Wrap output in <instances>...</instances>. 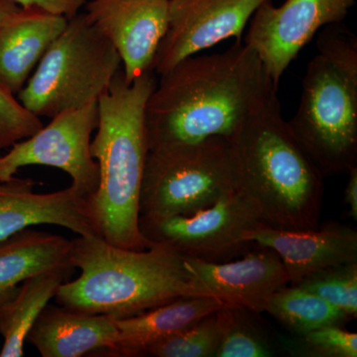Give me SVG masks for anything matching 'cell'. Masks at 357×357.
Instances as JSON below:
<instances>
[{
  "instance_id": "cell-13",
  "label": "cell",
  "mask_w": 357,
  "mask_h": 357,
  "mask_svg": "<svg viewBox=\"0 0 357 357\" xmlns=\"http://www.w3.org/2000/svg\"><path fill=\"white\" fill-rule=\"evenodd\" d=\"M185 264L199 295L249 312H265L272 296L289 283L281 258L266 248L234 261H204L185 256Z\"/></svg>"
},
{
  "instance_id": "cell-1",
  "label": "cell",
  "mask_w": 357,
  "mask_h": 357,
  "mask_svg": "<svg viewBox=\"0 0 357 357\" xmlns=\"http://www.w3.org/2000/svg\"><path fill=\"white\" fill-rule=\"evenodd\" d=\"M274 91L257 54L241 40L222 53L190 56L161 75L148 98V150L215 136L230 140Z\"/></svg>"
},
{
  "instance_id": "cell-17",
  "label": "cell",
  "mask_w": 357,
  "mask_h": 357,
  "mask_svg": "<svg viewBox=\"0 0 357 357\" xmlns=\"http://www.w3.org/2000/svg\"><path fill=\"white\" fill-rule=\"evenodd\" d=\"M223 303L210 296H182L141 314L114 319L119 335L114 347L96 357L144 356L148 347L218 311Z\"/></svg>"
},
{
  "instance_id": "cell-7",
  "label": "cell",
  "mask_w": 357,
  "mask_h": 357,
  "mask_svg": "<svg viewBox=\"0 0 357 357\" xmlns=\"http://www.w3.org/2000/svg\"><path fill=\"white\" fill-rule=\"evenodd\" d=\"M236 157L220 136L169 149L148 151L141 185V218L188 215L236 191Z\"/></svg>"
},
{
  "instance_id": "cell-8",
  "label": "cell",
  "mask_w": 357,
  "mask_h": 357,
  "mask_svg": "<svg viewBox=\"0 0 357 357\" xmlns=\"http://www.w3.org/2000/svg\"><path fill=\"white\" fill-rule=\"evenodd\" d=\"M98 102L52 117L46 126L0 155V180L13 178L23 167H53L67 173L70 185L93 199L100 182L91 152V136L98 128Z\"/></svg>"
},
{
  "instance_id": "cell-16",
  "label": "cell",
  "mask_w": 357,
  "mask_h": 357,
  "mask_svg": "<svg viewBox=\"0 0 357 357\" xmlns=\"http://www.w3.org/2000/svg\"><path fill=\"white\" fill-rule=\"evenodd\" d=\"M114 318L49 304L33 325L27 342L43 357L95 356L114 347Z\"/></svg>"
},
{
  "instance_id": "cell-20",
  "label": "cell",
  "mask_w": 357,
  "mask_h": 357,
  "mask_svg": "<svg viewBox=\"0 0 357 357\" xmlns=\"http://www.w3.org/2000/svg\"><path fill=\"white\" fill-rule=\"evenodd\" d=\"M72 263L30 277L21 284L15 296L0 310V335L3 345L0 357L24 356L28 335L45 307L69 281Z\"/></svg>"
},
{
  "instance_id": "cell-6",
  "label": "cell",
  "mask_w": 357,
  "mask_h": 357,
  "mask_svg": "<svg viewBox=\"0 0 357 357\" xmlns=\"http://www.w3.org/2000/svg\"><path fill=\"white\" fill-rule=\"evenodd\" d=\"M121 68L114 45L86 14H77L16 96L31 114L52 119L98 102Z\"/></svg>"
},
{
  "instance_id": "cell-10",
  "label": "cell",
  "mask_w": 357,
  "mask_h": 357,
  "mask_svg": "<svg viewBox=\"0 0 357 357\" xmlns=\"http://www.w3.org/2000/svg\"><path fill=\"white\" fill-rule=\"evenodd\" d=\"M356 0H266L251 20L244 43L257 54L276 88L300 51L321 28L342 23Z\"/></svg>"
},
{
  "instance_id": "cell-15",
  "label": "cell",
  "mask_w": 357,
  "mask_h": 357,
  "mask_svg": "<svg viewBox=\"0 0 357 357\" xmlns=\"http://www.w3.org/2000/svg\"><path fill=\"white\" fill-rule=\"evenodd\" d=\"M243 239L276 252L292 285L319 270L357 261L356 230L337 222L307 230L260 227L249 230Z\"/></svg>"
},
{
  "instance_id": "cell-25",
  "label": "cell",
  "mask_w": 357,
  "mask_h": 357,
  "mask_svg": "<svg viewBox=\"0 0 357 357\" xmlns=\"http://www.w3.org/2000/svg\"><path fill=\"white\" fill-rule=\"evenodd\" d=\"M289 354L302 357H356L357 335L342 326H325L284 340Z\"/></svg>"
},
{
  "instance_id": "cell-27",
  "label": "cell",
  "mask_w": 357,
  "mask_h": 357,
  "mask_svg": "<svg viewBox=\"0 0 357 357\" xmlns=\"http://www.w3.org/2000/svg\"><path fill=\"white\" fill-rule=\"evenodd\" d=\"M22 9H36L52 15L70 18L79 14L86 0H6Z\"/></svg>"
},
{
  "instance_id": "cell-4",
  "label": "cell",
  "mask_w": 357,
  "mask_h": 357,
  "mask_svg": "<svg viewBox=\"0 0 357 357\" xmlns=\"http://www.w3.org/2000/svg\"><path fill=\"white\" fill-rule=\"evenodd\" d=\"M70 260L81 273L65 282L55 299L76 311L128 318L182 296L199 295L185 256L168 244L152 243L136 250L102 237L77 236L72 241Z\"/></svg>"
},
{
  "instance_id": "cell-24",
  "label": "cell",
  "mask_w": 357,
  "mask_h": 357,
  "mask_svg": "<svg viewBox=\"0 0 357 357\" xmlns=\"http://www.w3.org/2000/svg\"><path fill=\"white\" fill-rule=\"evenodd\" d=\"M220 340V324L217 311L148 347L144 356L215 357Z\"/></svg>"
},
{
  "instance_id": "cell-14",
  "label": "cell",
  "mask_w": 357,
  "mask_h": 357,
  "mask_svg": "<svg viewBox=\"0 0 357 357\" xmlns=\"http://www.w3.org/2000/svg\"><path fill=\"white\" fill-rule=\"evenodd\" d=\"M31 178L0 180V243L23 230L58 225L79 236H100L93 199L70 185L47 194L34 191Z\"/></svg>"
},
{
  "instance_id": "cell-9",
  "label": "cell",
  "mask_w": 357,
  "mask_h": 357,
  "mask_svg": "<svg viewBox=\"0 0 357 357\" xmlns=\"http://www.w3.org/2000/svg\"><path fill=\"white\" fill-rule=\"evenodd\" d=\"M260 227L266 225L237 190L192 215L139 218L141 232L150 243L168 244L187 257L210 262L238 255L248 245L244 234Z\"/></svg>"
},
{
  "instance_id": "cell-5",
  "label": "cell",
  "mask_w": 357,
  "mask_h": 357,
  "mask_svg": "<svg viewBox=\"0 0 357 357\" xmlns=\"http://www.w3.org/2000/svg\"><path fill=\"white\" fill-rule=\"evenodd\" d=\"M307 64L299 109L288 122L324 178L357 166V38L340 23L324 27Z\"/></svg>"
},
{
  "instance_id": "cell-23",
  "label": "cell",
  "mask_w": 357,
  "mask_h": 357,
  "mask_svg": "<svg viewBox=\"0 0 357 357\" xmlns=\"http://www.w3.org/2000/svg\"><path fill=\"white\" fill-rule=\"evenodd\" d=\"M295 286L319 296L351 319L356 318L357 261L319 270Z\"/></svg>"
},
{
  "instance_id": "cell-11",
  "label": "cell",
  "mask_w": 357,
  "mask_h": 357,
  "mask_svg": "<svg viewBox=\"0 0 357 357\" xmlns=\"http://www.w3.org/2000/svg\"><path fill=\"white\" fill-rule=\"evenodd\" d=\"M266 0H169L168 28L152 70L163 75L180 61L236 37Z\"/></svg>"
},
{
  "instance_id": "cell-3",
  "label": "cell",
  "mask_w": 357,
  "mask_h": 357,
  "mask_svg": "<svg viewBox=\"0 0 357 357\" xmlns=\"http://www.w3.org/2000/svg\"><path fill=\"white\" fill-rule=\"evenodd\" d=\"M157 82L153 70L128 83L121 70L98 98V122L91 156L100 182L93 210L100 236L119 248L146 249L139 227V199L148 143L145 107Z\"/></svg>"
},
{
  "instance_id": "cell-18",
  "label": "cell",
  "mask_w": 357,
  "mask_h": 357,
  "mask_svg": "<svg viewBox=\"0 0 357 357\" xmlns=\"http://www.w3.org/2000/svg\"><path fill=\"white\" fill-rule=\"evenodd\" d=\"M68 20L21 8L0 26V86L17 96Z\"/></svg>"
},
{
  "instance_id": "cell-29",
  "label": "cell",
  "mask_w": 357,
  "mask_h": 357,
  "mask_svg": "<svg viewBox=\"0 0 357 357\" xmlns=\"http://www.w3.org/2000/svg\"><path fill=\"white\" fill-rule=\"evenodd\" d=\"M20 9V7L15 6L13 2L0 0V26L13 17Z\"/></svg>"
},
{
  "instance_id": "cell-26",
  "label": "cell",
  "mask_w": 357,
  "mask_h": 357,
  "mask_svg": "<svg viewBox=\"0 0 357 357\" xmlns=\"http://www.w3.org/2000/svg\"><path fill=\"white\" fill-rule=\"evenodd\" d=\"M42 126L40 117L25 109L17 96L0 86V155Z\"/></svg>"
},
{
  "instance_id": "cell-12",
  "label": "cell",
  "mask_w": 357,
  "mask_h": 357,
  "mask_svg": "<svg viewBox=\"0 0 357 357\" xmlns=\"http://www.w3.org/2000/svg\"><path fill=\"white\" fill-rule=\"evenodd\" d=\"M84 14L114 45L128 83L152 70L168 28L169 0H91Z\"/></svg>"
},
{
  "instance_id": "cell-28",
  "label": "cell",
  "mask_w": 357,
  "mask_h": 357,
  "mask_svg": "<svg viewBox=\"0 0 357 357\" xmlns=\"http://www.w3.org/2000/svg\"><path fill=\"white\" fill-rule=\"evenodd\" d=\"M349 182L345 190L344 203L349 206V215L357 220V166L349 171Z\"/></svg>"
},
{
  "instance_id": "cell-21",
  "label": "cell",
  "mask_w": 357,
  "mask_h": 357,
  "mask_svg": "<svg viewBox=\"0 0 357 357\" xmlns=\"http://www.w3.org/2000/svg\"><path fill=\"white\" fill-rule=\"evenodd\" d=\"M265 312L296 335L325 326H342L351 319L326 300L295 285L277 291L268 302Z\"/></svg>"
},
{
  "instance_id": "cell-19",
  "label": "cell",
  "mask_w": 357,
  "mask_h": 357,
  "mask_svg": "<svg viewBox=\"0 0 357 357\" xmlns=\"http://www.w3.org/2000/svg\"><path fill=\"white\" fill-rule=\"evenodd\" d=\"M72 241L27 229L0 243V310L30 277L70 263Z\"/></svg>"
},
{
  "instance_id": "cell-22",
  "label": "cell",
  "mask_w": 357,
  "mask_h": 357,
  "mask_svg": "<svg viewBox=\"0 0 357 357\" xmlns=\"http://www.w3.org/2000/svg\"><path fill=\"white\" fill-rule=\"evenodd\" d=\"M248 310L223 307L218 310L220 340L215 357H269L274 351L269 340L251 321Z\"/></svg>"
},
{
  "instance_id": "cell-2",
  "label": "cell",
  "mask_w": 357,
  "mask_h": 357,
  "mask_svg": "<svg viewBox=\"0 0 357 357\" xmlns=\"http://www.w3.org/2000/svg\"><path fill=\"white\" fill-rule=\"evenodd\" d=\"M237 191L268 227L318 229L324 177L294 137L272 91L230 139Z\"/></svg>"
}]
</instances>
